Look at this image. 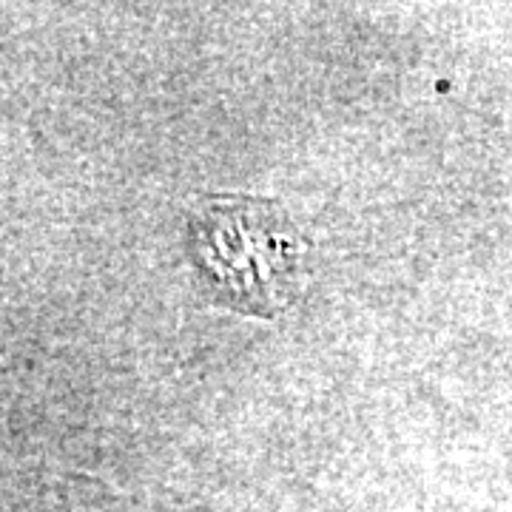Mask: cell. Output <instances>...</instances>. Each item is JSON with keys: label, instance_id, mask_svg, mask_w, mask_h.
Wrapping results in <instances>:
<instances>
[{"label": "cell", "instance_id": "1", "mask_svg": "<svg viewBox=\"0 0 512 512\" xmlns=\"http://www.w3.org/2000/svg\"><path fill=\"white\" fill-rule=\"evenodd\" d=\"M191 237L200 274L222 302L262 316L291 302L302 239L276 205L208 202L191 222Z\"/></svg>", "mask_w": 512, "mask_h": 512}]
</instances>
